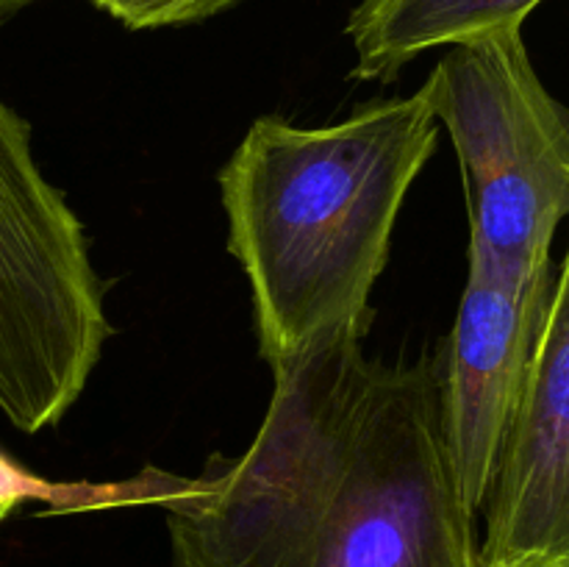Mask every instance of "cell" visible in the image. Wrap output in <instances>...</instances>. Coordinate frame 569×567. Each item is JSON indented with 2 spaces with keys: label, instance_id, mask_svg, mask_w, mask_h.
Segmentation results:
<instances>
[{
  "label": "cell",
  "instance_id": "obj_1",
  "mask_svg": "<svg viewBox=\"0 0 569 567\" xmlns=\"http://www.w3.org/2000/svg\"><path fill=\"white\" fill-rule=\"evenodd\" d=\"M161 509L170 567H483L439 354L387 365L353 331L272 367L248 450Z\"/></svg>",
  "mask_w": 569,
  "mask_h": 567
},
{
  "label": "cell",
  "instance_id": "obj_4",
  "mask_svg": "<svg viewBox=\"0 0 569 567\" xmlns=\"http://www.w3.org/2000/svg\"><path fill=\"white\" fill-rule=\"evenodd\" d=\"M111 337L83 222L44 178L31 126L0 100V415L59 426Z\"/></svg>",
  "mask_w": 569,
  "mask_h": 567
},
{
  "label": "cell",
  "instance_id": "obj_7",
  "mask_svg": "<svg viewBox=\"0 0 569 567\" xmlns=\"http://www.w3.org/2000/svg\"><path fill=\"white\" fill-rule=\"evenodd\" d=\"M542 0H359L348 17L356 81H389L417 56L522 28Z\"/></svg>",
  "mask_w": 569,
  "mask_h": 567
},
{
  "label": "cell",
  "instance_id": "obj_3",
  "mask_svg": "<svg viewBox=\"0 0 569 567\" xmlns=\"http://www.w3.org/2000/svg\"><path fill=\"white\" fill-rule=\"evenodd\" d=\"M420 94L459 156L467 256L506 276L553 265L569 217V109L539 78L522 28L450 44Z\"/></svg>",
  "mask_w": 569,
  "mask_h": 567
},
{
  "label": "cell",
  "instance_id": "obj_2",
  "mask_svg": "<svg viewBox=\"0 0 569 567\" xmlns=\"http://www.w3.org/2000/svg\"><path fill=\"white\" fill-rule=\"evenodd\" d=\"M437 137L420 92L328 126L259 117L248 128L217 181L270 370L342 331L365 337L400 206Z\"/></svg>",
  "mask_w": 569,
  "mask_h": 567
},
{
  "label": "cell",
  "instance_id": "obj_8",
  "mask_svg": "<svg viewBox=\"0 0 569 567\" xmlns=\"http://www.w3.org/2000/svg\"><path fill=\"white\" fill-rule=\"evenodd\" d=\"M128 31H153L211 20L244 0H89Z\"/></svg>",
  "mask_w": 569,
  "mask_h": 567
},
{
  "label": "cell",
  "instance_id": "obj_5",
  "mask_svg": "<svg viewBox=\"0 0 569 567\" xmlns=\"http://www.w3.org/2000/svg\"><path fill=\"white\" fill-rule=\"evenodd\" d=\"M553 284V265L531 276H506L470 256L453 328L439 348L445 434L461 493L476 515L498 470Z\"/></svg>",
  "mask_w": 569,
  "mask_h": 567
},
{
  "label": "cell",
  "instance_id": "obj_6",
  "mask_svg": "<svg viewBox=\"0 0 569 567\" xmlns=\"http://www.w3.org/2000/svg\"><path fill=\"white\" fill-rule=\"evenodd\" d=\"M478 515L483 567H569V250Z\"/></svg>",
  "mask_w": 569,
  "mask_h": 567
},
{
  "label": "cell",
  "instance_id": "obj_9",
  "mask_svg": "<svg viewBox=\"0 0 569 567\" xmlns=\"http://www.w3.org/2000/svg\"><path fill=\"white\" fill-rule=\"evenodd\" d=\"M37 0H0V26L9 22L11 17H17L20 11H26L28 6H33Z\"/></svg>",
  "mask_w": 569,
  "mask_h": 567
},
{
  "label": "cell",
  "instance_id": "obj_10",
  "mask_svg": "<svg viewBox=\"0 0 569 567\" xmlns=\"http://www.w3.org/2000/svg\"><path fill=\"white\" fill-rule=\"evenodd\" d=\"M11 515V511H6V509H0V523H3L6 520V517H9Z\"/></svg>",
  "mask_w": 569,
  "mask_h": 567
}]
</instances>
